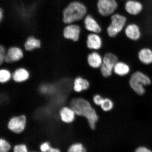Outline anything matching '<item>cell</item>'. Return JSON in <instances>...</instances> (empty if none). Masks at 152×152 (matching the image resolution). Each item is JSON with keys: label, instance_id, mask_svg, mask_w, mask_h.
Segmentation results:
<instances>
[{"label": "cell", "instance_id": "obj_14", "mask_svg": "<svg viewBox=\"0 0 152 152\" xmlns=\"http://www.w3.org/2000/svg\"><path fill=\"white\" fill-rule=\"evenodd\" d=\"M59 115L60 118L63 122L70 124L75 121L76 115L71 107L64 106L59 110Z\"/></svg>", "mask_w": 152, "mask_h": 152}, {"label": "cell", "instance_id": "obj_29", "mask_svg": "<svg viewBox=\"0 0 152 152\" xmlns=\"http://www.w3.org/2000/svg\"><path fill=\"white\" fill-rule=\"evenodd\" d=\"M135 151L136 152H151L152 151L151 150L147 147L141 146L138 147L136 149Z\"/></svg>", "mask_w": 152, "mask_h": 152}, {"label": "cell", "instance_id": "obj_31", "mask_svg": "<svg viewBox=\"0 0 152 152\" xmlns=\"http://www.w3.org/2000/svg\"><path fill=\"white\" fill-rule=\"evenodd\" d=\"M123 1H128V0H123Z\"/></svg>", "mask_w": 152, "mask_h": 152}, {"label": "cell", "instance_id": "obj_23", "mask_svg": "<svg viewBox=\"0 0 152 152\" xmlns=\"http://www.w3.org/2000/svg\"><path fill=\"white\" fill-rule=\"evenodd\" d=\"M100 106L104 111L109 112L111 111L113 109L114 107L113 102L109 98H104L103 102Z\"/></svg>", "mask_w": 152, "mask_h": 152}, {"label": "cell", "instance_id": "obj_17", "mask_svg": "<svg viewBox=\"0 0 152 152\" xmlns=\"http://www.w3.org/2000/svg\"><path fill=\"white\" fill-rule=\"evenodd\" d=\"M87 61L90 67L97 69L100 68L101 66L103 61V58L98 52H92L87 56Z\"/></svg>", "mask_w": 152, "mask_h": 152}, {"label": "cell", "instance_id": "obj_1", "mask_svg": "<svg viewBox=\"0 0 152 152\" xmlns=\"http://www.w3.org/2000/svg\"><path fill=\"white\" fill-rule=\"evenodd\" d=\"M69 106L76 115L87 119L91 129L94 130L96 129L99 117L96 110L90 102L83 98H76L71 100Z\"/></svg>", "mask_w": 152, "mask_h": 152}, {"label": "cell", "instance_id": "obj_9", "mask_svg": "<svg viewBox=\"0 0 152 152\" xmlns=\"http://www.w3.org/2000/svg\"><path fill=\"white\" fill-rule=\"evenodd\" d=\"M24 55V51L21 48L18 46L9 47L7 49L4 63L11 64L18 62L23 58Z\"/></svg>", "mask_w": 152, "mask_h": 152}, {"label": "cell", "instance_id": "obj_8", "mask_svg": "<svg viewBox=\"0 0 152 152\" xmlns=\"http://www.w3.org/2000/svg\"><path fill=\"white\" fill-rule=\"evenodd\" d=\"M81 28L79 25L72 23L66 25L63 31V35L65 39L77 42L80 38Z\"/></svg>", "mask_w": 152, "mask_h": 152}, {"label": "cell", "instance_id": "obj_24", "mask_svg": "<svg viewBox=\"0 0 152 152\" xmlns=\"http://www.w3.org/2000/svg\"><path fill=\"white\" fill-rule=\"evenodd\" d=\"M11 145L9 141L4 138L0 140V152H8L11 150Z\"/></svg>", "mask_w": 152, "mask_h": 152}, {"label": "cell", "instance_id": "obj_21", "mask_svg": "<svg viewBox=\"0 0 152 152\" xmlns=\"http://www.w3.org/2000/svg\"><path fill=\"white\" fill-rule=\"evenodd\" d=\"M12 79V73L8 69L1 68L0 70V82L4 84L8 82Z\"/></svg>", "mask_w": 152, "mask_h": 152}, {"label": "cell", "instance_id": "obj_11", "mask_svg": "<svg viewBox=\"0 0 152 152\" xmlns=\"http://www.w3.org/2000/svg\"><path fill=\"white\" fill-rule=\"evenodd\" d=\"M85 28L91 33L99 34L102 31V28L99 24L91 15H87L84 19Z\"/></svg>", "mask_w": 152, "mask_h": 152}, {"label": "cell", "instance_id": "obj_19", "mask_svg": "<svg viewBox=\"0 0 152 152\" xmlns=\"http://www.w3.org/2000/svg\"><path fill=\"white\" fill-rule=\"evenodd\" d=\"M139 60L142 64L149 65L152 64V50L147 48H142L138 52Z\"/></svg>", "mask_w": 152, "mask_h": 152}, {"label": "cell", "instance_id": "obj_3", "mask_svg": "<svg viewBox=\"0 0 152 152\" xmlns=\"http://www.w3.org/2000/svg\"><path fill=\"white\" fill-rule=\"evenodd\" d=\"M151 83V78L145 74L139 71L133 73L129 80L131 88L140 96L145 94V89L144 87L149 86Z\"/></svg>", "mask_w": 152, "mask_h": 152}, {"label": "cell", "instance_id": "obj_5", "mask_svg": "<svg viewBox=\"0 0 152 152\" xmlns=\"http://www.w3.org/2000/svg\"><path fill=\"white\" fill-rule=\"evenodd\" d=\"M118 59L115 54L108 53L104 55L103 61L100 67V71L104 77L107 78L111 76L115 64L118 61Z\"/></svg>", "mask_w": 152, "mask_h": 152}, {"label": "cell", "instance_id": "obj_18", "mask_svg": "<svg viewBox=\"0 0 152 152\" xmlns=\"http://www.w3.org/2000/svg\"><path fill=\"white\" fill-rule=\"evenodd\" d=\"M73 89L76 92L79 93L87 90L90 86V83L87 80L81 77H77L74 80Z\"/></svg>", "mask_w": 152, "mask_h": 152}, {"label": "cell", "instance_id": "obj_12", "mask_svg": "<svg viewBox=\"0 0 152 152\" xmlns=\"http://www.w3.org/2000/svg\"><path fill=\"white\" fill-rule=\"evenodd\" d=\"M30 77L29 71L24 67L17 68L12 73V79L17 83H24L27 81Z\"/></svg>", "mask_w": 152, "mask_h": 152}, {"label": "cell", "instance_id": "obj_26", "mask_svg": "<svg viewBox=\"0 0 152 152\" xmlns=\"http://www.w3.org/2000/svg\"><path fill=\"white\" fill-rule=\"evenodd\" d=\"M52 147L48 142H45L40 144L39 151L43 152H49Z\"/></svg>", "mask_w": 152, "mask_h": 152}, {"label": "cell", "instance_id": "obj_28", "mask_svg": "<svg viewBox=\"0 0 152 152\" xmlns=\"http://www.w3.org/2000/svg\"><path fill=\"white\" fill-rule=\"evenodd\" d=\"M104 99L100 94H96L94 96L93 100L95 104L100 106L103 102Z\"/></svg>", "mask_w": 152, "mask_h": 152}, {"label": "cell", "instance_id": "obj_15", "mask_svg": "<svg viewBox=\"0 0 152 152\" xmlns=\"http://www.w3.org/2000/svg\"><path fill=\"white\" fill-rule=\"evenodd\" d=\"M125 34L129 39L133 41H138L141 35L139 27L135 24L128 25L125 28Z\"/></svg>", "mask_w": 152, "mask_h": 152}, {"label": "cell", "instance_id": "obj_4", "mask_svg": "<svg viewBox=\"0 0 152 152\" xmlns=\"http://www.w3.org/2000/svg\"><path fill=\"white\" fill-rule=\"evenodd\" d=\"M111 23L108 26L107 32L111 37H115L122 31L125 27L127 22L126 17L123 15L115 13L111 16Z\"/></svg>", "mask_w": 152, "mask_h": 152}, {"label": "cell", "instance_id": "obj_7", "mask_svg": "<svg viewBox=\"0 0 152 152\" xmlns=\"http://www.w3.org/2000/svg\"><path fill=\"white\" fill-rule=\"evenodd\" d=\"M27 121L26 115H24L15 116L9 119L7 128L11 132L20 134L25 129Z\"/></svg>", "mask_w": 152, "mask_h": 152}, {"label": "cell", "instance_id": "obj_27", "mask_svg": "<svg viewBox=\"0 0 152 152\" xmlns=\"http://www.w3.org/2000/svg\"><path fill=\"white\" fill-rule=\"evenodd\" d=\"M7 49L3 45H0V65L4 62Z\"/></svg>", "mask_w": 152, "mask_h": 152}, {"label": "cell", "instance_id": "obj_2", "mask_svg": "<svg viewBox=\"0 0 152 152\" xmlns=\"http://www.w3.org/2000/svg\"><path fill=\"white\" fill-rule=\"evenodd\" d=\"M87 12V8L84 4L78 0H73L63 10V22L66 25L76 23L83 20Z\"/></svg>", "mask_w": 152, "mask_h": 152}, {"label": "cell", "instance_id": "obj_22", "mask_svg": "<svg viewBox=\"0 0 152 152\" xmlns=\"http://www.w3.org/2000/svg\"><path fill=\"white\" fill-rule=\"evenodd\" d=\"M86 151V148L80 142L72 144L67 149L68 152H85Z\"/></svg>", "mask_w": 152, "mask_h": 152}, {"label": "cell", "instance_id": "obj_10", "mask_svg": "<svg viewBox=\"0 0 152 152\" xmlns=\"http://www.w3.org/2000/svg\"><path fill=\"white\" fill-rule=\"evenodd\" d=\"M125 9L129 15L136 16L140 14L143 9L142 4L136 0H128L124 6Z\"/></svg>", "mask_w": 152, "mask_h": 152}, {"label": "cell", "instance_id": "obj_20", "mask_svg": "<svg viewBox=\"0 0 152 152\" xmlns=\"http://www.w3.org/2000/svg\"><path fill=\"white\" fill-rule=\"evenodd\" d=\"M130 68L128 64L121 61H118L113 68V71L116 75L121 77L128 75Z\"/></svg>", "mask_w": 152, "mask_h": 152}, {"label": "cell", "instance_id": "obj_6", "mask_svg": "<svg viewBox=\"0 0 152 152\" xmlns=\"http://www.w3.org/2000/svg\"><path fill=\"white\" fill-rule=\"evenodd\" d=\"M118 3L116 0H98L97 9L102 16H111L118 8Z\"/></svg>", "mask_w": 152, "mask_h": 152}, {"label": "cell", "instance_id": "obj_30", "mask_svg": "<svg viewBox=\"0 0 152 152\" xmlns=\"http://www.w3.org/2000/svg\"><path fill=\"white\" fill-rule=\"evenodd\" d=\"M4 16V12L3 9L1 7L0 8V22L3 20Z\"/></svg>", "mask_w": 152, "mask_h": 152}, {"label": "cell", "instance_id": "obj_16", "mask_svg": "<svg viewBox=\"0 0 152 152\" xmlns=\"http://www.w3.org/2000/svg\"><path fill=\"white\" fill-rule=\"evenodd\" d=\"M41 45L40 39L34 36H30L25 41L22 49L24 51L30 52L39 48Z\"/></svg>", "mask_w": 152, "mask_h": 152}, {"label": "cell", "instance_id": "obj_25", "mask_svg": "<svg viewBox=\"0 0 152 152\" xmlns=\"http://www.w3.org/2000/svg\"><path fill=\"white\" fill-rule=\"evenodd\" d=\"M14 152H28V147L25 144H18L15 145L13 149Z\"/></svg>", "mask_w": 152, "mask_h": 152}, {"label": "cell", "instance_id": "obj_13", "mask_svg": "<svg viewBox=\"0 0 152 152\" xmlns=\"http://www.w3.org/2000/svg\"><path fill=\"white\" fill-rule=\"evenodd\" d=\"M102 40L98 34L91 33L87 36L86 45L91 50H98L102 46Z\"/></svg>", "mask_w": 152, "mask_h": 152}]
</instances>
